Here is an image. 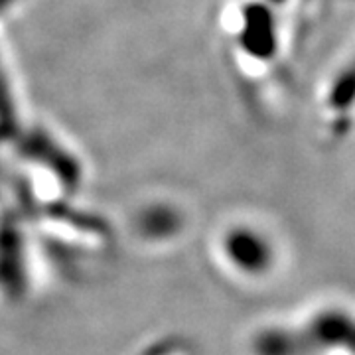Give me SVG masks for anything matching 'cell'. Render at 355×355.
I'll list each match as a JSON object with an SVG mask.
<instances>
[{
    "label": "cell",
    "mask_w": 355,
    "mask_h": 355,
    "mask_svg": "<svg viewBox=\"0 0 355 355\" xmlns=\"http://www.w3.org/2000/svg\"><path fill=\"white\" fill-rule=\"evenodd\" d=\"M326 109L328 113L345 114L355 107V53L347 60V64L336 73L330 89L326 93Z\"/></svg>",
    "instance_id": "obj_1"
}]
</instances>
